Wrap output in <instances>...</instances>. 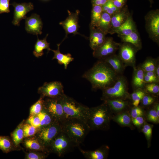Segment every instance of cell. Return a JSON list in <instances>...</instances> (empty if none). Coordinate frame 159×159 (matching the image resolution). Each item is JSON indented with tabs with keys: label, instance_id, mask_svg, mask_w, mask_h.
Masks as SVG:
<instances>
[{
	"label": "cell",
	"instance_id": "obj_15",
	"mask_svg": "<svg viewBox=\"0 0 159 159\" xmlns=\"http://www.w3.org/2000/svg\"><path fill=\"white\" fill-rule=\"evenodd\" d=\"M25 19V29L27 33L37 36L42 33L43 23L39 15L33 14Z\"/></svg>",
	"mask_w": 159,
	"mask_h": 159
},
{
	"label": "cell",
	"instance_id": "obj_18",
	"mask_svg": "<svg viewBox=\"0 0 159 159\" xmlns=\"http://www.w3.org/2000/svg\"><path fill=\"white\" fill-rule=\"evenodd\" d=\"M137 30L135 23L133 20L132 15H130L127 20L121 26L112 29L109 34L117 33L119 35H126Z\"/></svg>",
	"mask_w": 159,
	"mask_h": 159
},
{
	"label": "cell",
	"instance_id": "obj_46",
	"mask_svg": "<svg viewBox=\"0 0 159 159\" xmlns=\"http://www.w3.org/2000/svg\"><path fill=\"white\" fill-rule=\"evenodd\" d=\"M131 120L133 125L137 127L141 126L143 124L145 121L142 116L132 118Z\"/></svg>",
	"mask_w": 159,
	"mask_h": 159
},
{
	"label": "cell",
	"instance_id": "obj_24",
	"mask_svg": "<svg viewBox=\"0 0 159 159\" xmlns=\"http://www.w3.org/2000/svg\"><path fill=\"white\" fill-rule=\"evenodd\" d=\"M60 44H57V50H54L51 49L54 53V56L52 59H56L58 63L60 64H63L65 69H67L68 64L72 62L74 58L72 57L70 53L63 54L60 51L59 47Z\"/></svg>",
	"mask_w": 159,
	"mask_h": 159
},
{
	"label": "cell",
	"instance_id": "obj_4",
	"mask_svg": "<svg viewBox=\"0 0 159 159\" xmlns=\"http://www.w3.org/2000/svg\"><path fill=\"white\" fill-rule=\"evenodd\" d=\"M61 100L66 118H77L86 123L89 107L65 94Z\"/></svg>",
	"mask_w": 159,
	"mask_h": 159
},
{
	"label": "cell",
	"instance_id": "obj_20",
	"mask_svg": "<svg viewBox=\"0 0 159 159\" xmlns=\"http://www.w3.org/2000/svg\"><path fill=\"white\" fill-rule=\"evenodd\" d=\"M80 151L87 159H105L107 158L109 152V147L103 146L94 150H85L79 149Z\"/></svg>",
	"mask_w": 159,
	"mask_h": 159
},
{
	"label": "cell",
	"instance_id": "obj_32",
	"mask_svg": "<svg viewBox=\"0 0 159 159\" xmlns=\"http://www.w3.org/2000/svg\"><path fill=\"white\" fill-rule=\"evenodd\" d=\"M147 93L144 89H138L134 90L133 92L130 95V98L132 101V104L134 106L139 105L142 99Z\"/></svg>",
	"mask_w": 159,
	"mask_h": 159
},
{
	"label": "cell",
	"instance_id": "obj_27",
	"mask_svg": "<svg viewBox=\"0 0 159 159\" xmlns=\"http://www.w3.org/2000/svg\"><path fill=\"white\" fill-rule=\"evenodd\" d=\"M111 15L103 12L100 19L96 27L106 34L109 33L110 30Z\"/></svg>",
	"mask_w": 159,
	"mask_h": 159
},
{
	"label": "cell",
	"instance_id": "obj_54",
	"mask_svg": "<svg viewBox=\"0 0 159 159\" xmlns=\"http://www.w3.org/2000/svg\"><path fill=\"white\" fill-rule=\"evenodd\" d=\"M44 0V1H47V0Z\"/></svg>",
	"mask_w": 159,
	"mask_h": 159
},
{
	"label": "cell",
	"instance_id": "obj_7",
	"mask_svg": "<svg viewBox=\"0 0 159 159\" xmlns=\"http://www.w3.org/2000/svg\"><path fill=\"white\" fill-rule=\"evenodd\" d=\"M62 131L61 123L55 121L48 125L39 128L35 134V136L48 149L54 139Z\"/></svg>",
	"mask_w": 159,
	"mask_h": 159
},
{
	"label": "cell",
	"instance_id": "obj_12",
	"mask_svg": "<svg viewBox=\"0 0 159 159\" xmlns=\"http://www.w3.org/2000/svg\"><path fill=\"white\" fill-rule=\"evenodd\" d=\"M120 43L115 42L111 37H107L104 43L97 49L93 50V55L99 60H102L115 54Z\"/></svg>",
	"mask_w": 159,
	"mask_h": 159
},
{
	"label": "cell",
	"instance_id": "obj_31",
	"mask_svg": "<svg viewBox=\"0 0 159 159\" xmlns=\"http://www.w3.org/2000/svg\"><path fill=\"white\" fill-rule=\"evenodd\" d=\"M159 57L154 58L151 57H147L144 61L140 65L145 72L154 71Z\"/></svg>",
	"mask_w": 159,
	"mask_h": 159
},
{
	"label": "cell",
	"instance_id": "obj_25",
	"mask_svg": "<svg viewBox=\"0 0 159 159\" xmlns=\"http://www.w3.org/2000/svg\"><path fill=\"white\" fill-rule=\"evenodd\" d=\"M122 42L131 44L140 50L142 48V43L141 39L137 30L126 35H118Z\"/></svg>",
	"mask_w": 159,
	"mask_h": 159
},
{
	"label": "cell",
	"instance_id": "obj_9",
	"mask_svg": "<svg viewBox=\"0 0 159 159\" xmlns=\"http://www.w3.org/2000/svg\"><path fill=\"white\" fill-rule=\"evenodd\" d=\"M61 97L46 98L44 100L43 109L55 121L61 123L66 118L64 112Z\"/></svg>",
	"mask_w": 159,
	"mask_h": 159
},
{
	"label": "cell",
	"instance_id": "obj_42",
	"mask_svg": "<svg viewBox=\"0 0 159 159\" xmlns=\"http://www.w3.org/2000/svg\"><path fill=\"white\" fill-rule=\"evenodd\" d=\"M26 123L39 129L40 127V120L37 115H29Z\"/></svg>",
	"mask_w": 159,
	"mask_h": 159
},
{
	"label": "cell",
	"instance_id": "obj_14",
	"mask_svg": "<svg viewBox=\"0 0 159 159\" xmlns=\"http://www.w3.org/2000/svg\"><path fill=\"white\" fill-rule=\"evenodd\" d=\"M11 4L14 8V18L12 22L15 26H19L21 21L26 18L27 13L34 9L33 4L31 2L17 3L14 2Z\"/></svg>",
	"mask_w": 159,
	"mask_h": 159
},
{
	"label": "cell",
	"instance_id": "obj_11",
	"mask_svg": "<svg viewBox=\"0 0 159 159\" xmlns=\"http://www.w3.org/2000/svg\"><path fill=\"white\" fill-rule=\"evenodd\" d=\"M38 92L44 98H60L64 94L62 83L57 81L45 82L38 88Z\"/></svg>",
	"mask_w": 159,
	"mask_h": 159
},
{
	"label": "cell",
	"instance_id": "obj_44",
	"mask_svg": "<svg viewBox=\"0 0 159 159\" xmlns=\"http://www.w3.org/2000/svg\"><path fill=\"white\" fill-rule=\"evenodd\" d=\"M130 115L132 118L142 116L143 115V111L142 108L140 107L134 106L132 108Z\"/></svg>",
	"mask_w": 159,
	"mask_h": 159
},
{
	"label": "cell",
	"instance_id": "obj_50",
	"mask_svg": "<svg viewBox=\"0 0 159 159\" xmlns=\"http://www.w3.org/2000/svg\"><path fill=\"white\" fill-rule=\"evenodd\" d=\"M145 74L151 77L157 79L159 80L156 77L154 71H149L145 72Z\"/></svg>",
	"mask_w": 159,
	"mask_h": 159
},
{
	"label": "cell",
	"instance_id": "obj_41",
	"mask_svg": "<svg viewBox=\"0 0 159 159\" xmlns=\"http://www.w3.org/2000/svg\"><path fill=\"white\" fill-rule=\"evenodd\" d=\"M148 120L151 122L158 123L159 122V116L157 114L155 108L154 104L153 107L148 111L147 115Z\"/></svg>",
	"mask_w": 159,
	"mask_h": 159
},
{
	"label": "cell",
	"instance_id": "obj_1",
	"mask_svg": "<svg viewBox=\"0 0 159 159\" xmlns=\"http://www.w3.org/2000/svg\"><path fill=\"white\" fill-rule=\"evenodd\" d=\"M119 76L108 64L99 60L82 77L90 82L93 90H102L112 85Z\"/></svg>",
	"mask_w": 159,
	"mask_h": 159
},
{
	"label": "cell",
	"instance_id": "obj_38",
	"mask_svg": "<svg viewBox=\"0 0 159 159\" xmlns=\"http://www.w3.org/2000/svg\"><path fill=\"white\" fill-rule=\"evenodd\" d=\"M103 12H105L111 15L118 11L120 9L117 8L113 4L112 1L108 0L102 6Z\"/></svg>",
	"mask_w": 159,
	"mask_h": 159
},
{
	"label": "cell",
	"instance_id": "obj_36",
	"mask_svg": "<svg viewBox=\"0 0 159 159\" xmlns=\"http://www.w3.org/2000/svg\"><path fill=\"white\" fill-rule=\"evenodd\" d=\"M24 138H27L34 136L38 132L39 128L26 123H24L23 126Z\"/></svg>",
	"mask_w": 159,
	"mask_h": 159
},
{
	"label": "cell",
	"instance_id": "obj_8",
	"mask_svg": "<svg viewBox=\"0 0 159 159\" xmlns=\"http://www.w3.org/2000/svg\"><path fill=\"white\" fill-rule=\"evenodd\" d=\"M145 27L150 38L159 44V10H151L145 16Z\"/></svg>",
	"mask_w": 159,
	"mask_h": 159
},
{
	"label": "cell",
	"instance_id": "obj_29",
	"mask_svg": "<svg viewBox=\"0 0 159 159\" xmlns=\"http://www.w3.org/2000/svg\"><path fill=\"white\" fill-rule=\"evenodd\" d=\"M24 121L21 122L11 133V136L14 145L18 147L24 138L23 126Z\"/></svg>",
	"mask_w": 159,
	"mask_h": 159
},
{
	"label": "cell",
	"instance_id": "obj_52",
	"mask_svg": "<svg viewBox=\"0 0 159 159\" xmlns=\"http://www.w3.org/2000/svg\"><path fill=\"white\" fill-rule=\"evenodd\" d=\"M150 2L151 5L153 3V0H148Z\"/></svg>",
	"mask_w": 159,
	"mask_h": 159
},
{
	"label": "cell",
	"instance_id": "obj_39",
	"mask_svg": "<svg viewBox=\"0 0 159 159\" xmlns=\"http://www.w3.org/2000/svg\"><path fill=\"white\" fill-rule=\"evenodd\" d=\"M48 153L33 151L26 153L25 158L26 159H44L47 156Z\"/></svg>",
	"mask_w": 159,
	"mask_h": 159
},
{
	"label": "cell",
	"instance_id": "obj_40",
	"mask_svg": "<svg viewBox=\"0 0 159 159\" xmlns=\"http://www.w3.org/2000/svg\"><path fill=\"white\" fill-rule=\"evenodd\" d=\"M157 98L155 95L146 93L140 102L143 106H148L154 104Z\"/></svg>",
	"mask_w": 159,
	"mask_h": 159
},
{
	"label": "cell",
	"instance_id": "obj_34",
	"mask_svg": "<svg viewBox=\"0 0 159 159\" xmlns=\"http://www.w3.org/2000/svg\"><path fill=\"white\" fill-rule=\"evenodd\" d=\"M13 148V143L8 136H0V149L4 153L11 151Z\"/></svg>",
	"mask_w": 159,
	"mask_h": 159
},
{
	"label": "cell",
	"instance_id": "obj_35",
	"mask_svg": "<svg viewBox=\"0 0 159 159\" xmlns=\"http://www.w3.org/2000/svg\"><path fill=\"white\" fill-rule=\"evenodd\" d=\"M44 98L40 96L39 100L31 106L29 115H37L42 110L44 107Z\"/></svg>",
	"mask_w": 159,
	"mask_h": 159
},
{
	"label": "cell",
	"instance_id": "obj_19",
	"mask_svg": "<svg viewBox=\"0 0 159 159\" xmlns=\"http://www.w3.org/2000/svg\"><path fill=\"white\" fill-rule=\"evenodd\" d=\"M101 60L108 64L118 75L123 74L126 67L118 55L115 54Z\"/></svg>",
	"mask_w": 159,
	"mask_h": 159
},
{
	"label": "cell",
	"instance_id": "obj_23",
	"mask_svg": "<svg viewBox=\"0 0 159 159\" xmlns=\"http://www.w3.org/2000/svg\"><path fill=\"white\" fill-rule=\"evenodd\" d=\"M24 144L26 148L32 150L47 153H49L48 150L35 136L26 138Z\"/></svg>",
	"mask_w": 159,
	"mask_h": 159
},
{
	"label": "cell",
	"instance_id": "obj_43",
	"mask_svg": "<svg viewBox=\"0 0 159 159\" xmlns=\"http://www.w3.org/2000/svg\"><path fill=\"white\" fill-rule=\"evenodd\" d=\"M10 0H0V14L10 12Z\"/></svg>",
	"mask_w": 159,
	"mask_h": 159
},
{
	"label": "cell",
	"instance_id": "obj_33",
	"mask_svg": "<svg viewBox=\"0 0 159 159\" xmlns=\"http://www.w3.org/2000/svg\"><path fill=\"white\" fill-rule=\"evenodd\" d=\"M37 115L40 120V128L46 126L54 122L57 121H55L44 109Z\"/></svg>",
	"mask_w": 159,
	"mask_h": 159
},
{
	"label": "cell",
	"instance_id": "obj_22",
	"mask_svg": "<svg viewBox=\"0 0 159 159\" xmlns=\"http://www.w3.org/2000/svg\"><path fill=\"white\" fill-rule=\"evenodd\" d=\"M103 101L108 106L111 112H121L127 109L130 105V103L127 100L115 99Z\"/></svg>",
	"mask_w": 159,
	"mask_h": 159
},
{
	"label": "cell",
	"instance_id": "obj_13",
	"mask_svg": "<svg viewBox=\"0 0 159 159\" xmlns=\"http://www.w3.org/2000/svg\"><path fill=\"white\" fill-rule=\"evenodd\" d=\"M68 16L64 21L60 22L59 24L62 26L65 31L66 35L63 41L69 34H73L74 35L80 34L78 32L79 27L78 24V16L80 11L77 10L75 12H72L67 11Z\"/></svg>",
	"mask_w": 159,
	"mask_h": 159
},
{
	"label": "cell",
	"instance_id": "obj_51",
	"mask_svg": "<svg viewBox=\"0 0 159 159\" xmlns=\"http://www.w3.org/2000/svg\"><path fill=\"white\" fill-rule=\"evenodd\" d=\"M154 72L156 77L159 79V59L157 62Z\"/></svg>",
	"mask_w": 159,
	"mask_h": 159
},
{
	"label": "cell",
	"instance_id": "obj_45",
	"mask_svg": "<svg viewBox=\"0 0 159 159\" xmlns=\"http://www.w3.org/2000/svg\"><path fill=\"white\" fill-rule=\"evenodd\" d=\"M142 132L145 134V136L149 141L151 138L152 135V128L150 125L148 124H145L142 129Z\"/></svg>",
	"mask_w": 159,
	"mask_h": 159
},
{
	"label": "cell",
	"instance_id": "obj_26",
	"mask_svg": "<svg viewBox=\"0 0 159 159\" xmlns=\"http://www.w3.org/2000/svg\"><path fill=\"white\" fill-rule=\"evenodd\" d=\"M48 35V34H47L42 39H39L37 35V40L35 44L33 52V54L35 57L38 58L42 56L44 54L43 50L44 49H47V53L51 50L49 47V43L47 41V38Z\"/></svg>",
	"mask_w": 159,
	"mask_h": 159
},
{
	"label": "cell",
	"instance_id": "obj_28",
	"mask_svg": "<svg viewBox=\"0 0 159 159\" xmlns=\"http://www.w3.org/2000/svg\"><path fill=\"white\" fill-rule=\"evenodd\" d=\"M92 5L91 21L90 26L97 27L103 12L102 6L97 5Z\"/></svg>",
	"mask_w": 159,
	"mask_h": 159
},
{
	"label": "cell",
	"instance_id": "obj_3",
	"mask_svg": "<svg viewBox=\"0 0 159 159\" xmlns=\"http://www.w3.org/2000/svg\"><path fill=\"white\" fill-rule=\"evenodd\" d=\"M61 124L62 131L79 145L83 142L90 130L85 121L77 118H66Z\"/></svg>",
	"mask_w": 159,
	"mask_h": 159
},
{
	"label": "cell",
	"instance_id": "obj_47",
	"mask_svg": "<svg viewBox=\"0 0 159 159\" xmlns=\"http://www.w3.org/2000/svg\"><path fill=\"white\" fill-rule=\"evenodd\" d=\"M112 1L117 8L120 9L125 6L127 0H115Z\"/></svg>",
	"mask_w": 159,
	"mask_h": 159
},
{
	"label": "cell",
	"instance_id": "obj_53",
	"mask_svg": "<svg viewBox=\"0 0 159 159\" xmlns=\"http://www.w3.org/2000/svg\"><path fill=\"white\" fill-rule=\"evenodd\" d=\"M111 0V1H114V0Z\"/></svg>",
	"mask_w": 159,
	"mask_h": 159
},
{
	"label": "cell",
	"instance_id": "obj_30",
	"mask_svg": "<svg viewBox=\"0 0 159 159\" xmlns=\"http://www.w3.org/2000/svg\"><path fill=\"white\" fill-rule=\"evenodd\" d=\"M114 118V120L119 125L124 126H131V119L127 112H122Z\"/></svg>",
	"mask_w": 159,
	"mask_h": 159
},
{
	"label": "cell",
	"instance_id": "obj_17",
	"mask_svg": "<svg viewBox=\"0 0 159 159\" xmlns=\"http://www.w3.org/2000/svg\"><path fill=\"white\" fill-rule=\"evenodd\" d=\"M130 15L127 6L125 5L112 15L110 23V31L112 29L121 26L127 20Z\"/></svg>",
	"mask_w": 159,
	"mask_h": 159
},
{
	"label": "cell",
	"instance_id": "obj_6",
	"mask_svg": "<svg viewBox=\"0 0 159 159\" xmlns=\"http://www.w3.org/2000/svg\"><path fill=\"white\" fill-rule=\"evenodd\" d=\"M79 146L62 130L54 139L48 149L49 153H55L59 157H63Z\"/></svg>",
	"mask_w": 159,
	"mask_h": 159
},
{
	"label": "cell",
	"instance_id": "obj_49",
	"mask_svg": "<svg viewBox=\"0 0 159 159\" xmlns=\"http://www.w3.org/2000/svg\"><path fill=\"white\" fill-rule=\"evenodd\" d=\"M108 0H91L92 5H99L102 6Z\"/></svg>",
	"mask_w": 159,
	"mask_h": 159
},
{
	"label": "cell",
	"instance_id": "obj_2",
	"mask_svg": "<svg viewBox=\"0 0 159 159\" xmlns=\"http://www.w3.org/2000/svg\"><path fill=\"white\" fill-rule=\"evenodd\" d=\"M111 111L104 103L98 106L89 108L86 123L90 130H106L109 127Z\"/></svg>",
	"mask_w": 159,
	"mask_h": 159
},
{
	"label": "cell",
	"instance_id": "obj_48",
	"mask_svg": "<svg viewBox=\"0 0 159 159\" xmlns=\"http://www.w3.org/2000/svg\"><path fill=\"white\" fill-rule=\"evenodd\" d=\"M144 80L145 83L152 82L159 83V80L157 79L153 78L144 74Z\"/></svg>",
	"mask_w": 159,
	"mask_h": 159
},
{
	"label": "cell",
	"instance_id": "obj_10",
	"mask_svg": "<svg viewBox=\"0 0 159 159\" xmlns=\"http://www.w3.org/2000/svg\"><path fill=\"white\" fill-rule=\"evenodd\" d=\"M118 50V55L126 67L136 66V55L139 50L138 48L131 44L122 42L120 43Z\"/></svg>",
	"mask_w": 159,
	"mask_h": 159
},
{
	"label": "cell",
	"instance_id": "obj_21",
	"mask_svg": "<svg viewBox=\"0 0 159 159\" xmlns=\"http://www.w3.org/2000/svg\"><path fill=\"white\" fill-rule=\"evenodd\" d=\"M133 70L131 82L133 90L144 89L145 84L144 80L145 72L140 65L133 68Z\"/></svg>",
	"mask_w": 159,
	"mask_h": 159
},
{
	"label": "cell",
	"instance_id": "obj_16",
	"mask_svg": "<svg viewBox=\"0 0 159 159\" xmlns=\"http://www.w3.org/2000/svg\"><path fill=\"white\" fill-rule=\"evenodd\" d=\"M90 46L94 50L100 47L105 42L106 34L96 27L90 26Z\"/></svg>",
	"mask_w": 159,
	"mask_h": 159
},
{
	"label": "cell",
	"instance_id": "obj_37",
	"mask_svg": "<svg viewBox=\"0 0 159 159\" xmlns=\"http://www.w3.org/2000/svg\"><path fill=\"white\" fill-rule=\"evenodd\" d=\"M144 89L147 93L158 95L159 94V83H145Z\"/></svg>",
	"mask_w": 159,
	"mask_h": 159
},
{
	"label": "cell",
	"instance_id": "obj_5",
	"mask_svg": "<svg viewBox=\"0 0 159 159\" xmlns=\"http://www.w3.org/2000/svg\"><path fill=\"white\" fill-rule=\"evenodd\" d=\"M128 89V83L127 78L123 75H120L112 85L102 90V100H127L130 98Z\"/></svg>",
	"mask_w": 159,
	"mask_h": 159
}]
</instances>
